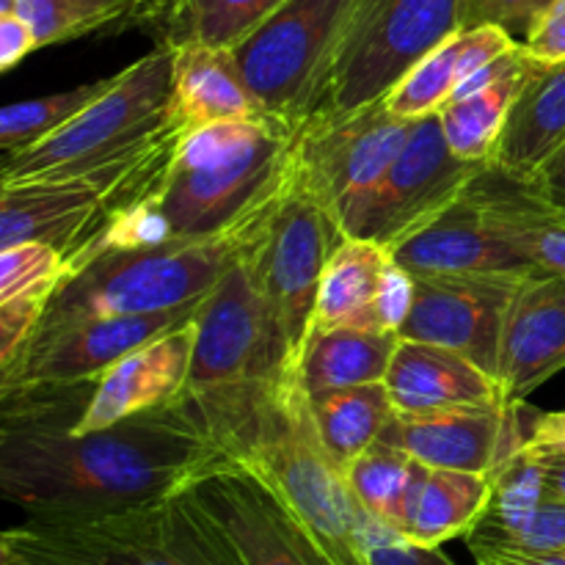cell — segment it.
I'll use <instances>...</instances> for the list:
<instances>
[{"label":"cell","instance_id":"cell-34","mask_svg":"<svg viewBox=\"0 0 565 565\" xmlns=\"http://www.w3.org/2000/svg\"><path fill=\"white\" fill-rule=\"evenodd\" d=\"M417 472L419 461H414L401 447L390 445L384 439L367 447L345 469L348 486H351L359 508L370 519L397 530V533L403 530V519H406V508L408 500H412Z\"/></svg>","mask_w":565,"mask_h":565},{"label":"cell","instance_id":"cell-15","mask_svg":"<svg viewBox=\"0 0 565 565\" xmlns=\"http://www.w3.org/2000/svg\"><path fill=\"white\" fill-rule=\"evenodd\" d=\"M527 276H412V303L397 334L450 348L497 375L508 309Z\"/></svg>","mask_w":565,"mask_h":565},{"label":"cell","instance_id":"cell-28","mask_svg":"<svg viewBox=\"0 0 565 565\" xmlns=\"http://www.w3.org/2000/svg\"><path fill=\"white\" fill-rule=\"evenodd\" d=\"M494 494V478L419 463L401 535L419 546L439 550L452 539H467Z\"/></svg>","mask_w":565,"mask_h":565},{"label":"cell","instance_id":"cell-12","mask_svg":"<svg viewBox=\"0 0 565 565\" xmlns=\"http://www.w3.org/2000/svg\"><path fill=\"white\" fill-rule=\"evenodd\" d=\"M259 243L241 254L199 303L193 318L196 337L188 397L210 395L252 381L290 379L285 373L274 318L259 285Z\"/></svg>","mask_w":565,"mask_h":565},{"label":"cell","instance_id":"cell-1","mask_svg":"<svg viewBox=\"0 0 565 565\" xmlns=\"http://www.w3.org/2000/svg\"><path fill=\"white\" fill-rule=\"evenodd\" d=\"M94 386L0 392V494L28 519H92L163 502L226 458L188 395L75 434Z\"/></svg>","mask_w":565,"mask_h":565},{"label":"cell","instance_id":"cell-4","mask_svg":"<svg viewBox=\"0 0 565 565\" xmlns=\"http://www.w3.org/2000/svg\"><path fill=\"white\" fill-rule=\"evenodd\" d=\"M296 132L276 116L188 132L132 246L207 237L235 226L281 191Z\"/></svg>","mask_w":565,"mask_h":565},{"label":"cell","instance_id":"cell-20","mask_svg":"<svg viewBox=\"0 0 565 565\" xmlns=\"http://www.w3.org/2000/svg\"><path fill=\"white\" fill-rule=\"evenodd\" d=\"M565 367V279L535 270L519 287L502 329L497 379L508 406H522Z\"/></svg>","mask_w":565,"mask_h":565},{"label":"cell","instance_id":"cell-29","mask_svg":"<svg viewBox=\"0 0 565 565\" xmlns=\"http://www.w3.org/2000/svg\"><path fill=\"white\" fill-rule=\"evenodd\" d=\"M392 268V254L364 237H342L320 281L315 331L340 326H375V307Z\"/></svg>","mask_w":565,"mask_h":565},{"label":"cell","instance_id":"cell-19","mask_svg":"<svg viewBox=\"0 0 565 565\" xmlns=\"http://www.w3.org/2000/svg\"><path fill=\"white\" fill-rule=\"evenodd\" d=\"M193 320L143 342L125 353L99 375L86 414L75 425V434L108 428L136 414L154 412L180 401L188 392L193 359Z\"/></svg>","mask_w":565,"mask_h":565},{"label":"cell","instance_id":"cell-6","mask_svg":"<svg viewBox=\"0 0 565 565\" xmlns=\"http://www.w3.org/2000/svg\"><path fill=\"white\" fill-rule=\"evenodd\" d=\"M0 565H246L188 491L92 519H25L0 535Z\"/></svg>","mask_w":565,"mask_h":565},{"label":"cell","instance_id":"cell-3","mask_svg":"<svg viewBox=\"0 0 565 565\" xmlns=\"http://www.w3.org/2000/svg\"><path fill=\"white\" fill-rule=\"evenodd\" d=\"M188 132L174 114L158 136L114 158L0 185V248L47 243L66 259L70 276L110 248L132 246Z\"/></svg>","mask_w":565,"mask_h":565},{"label":"cell","instance_id":"cell-27","mask_svg":"<svg viewBox=\"0 0 565 565\" xmlns=\"http://www.w3.org/2000/svg\"><path fill=\"white\" fill-rule=\"evenodd\" d=\"M472 193L483 218L502 241L511 243L535 270L565 279V215L491 163L472 182Z\"/></svg>","mask_w":565,"mask_h":565},{"label":"cell","instance_id":"cell-24","mask_svg":"<svg viewBox=\"0 0 565 565\" xmlns=\"http://www.w3.org/2000/svg\"><path fill=\"white\" fill-rule=\"evenodd\" d=\"M533 58V55H530ZM565 141V61H530L516 103L508 114L491 166L527 182Z\"/></svg>","mask_w":565,"mask_h":565},{"label":"cell","instance_id":"cell-13","mask_svg":"<svg viewBox=\"0 0 565 565\" xmlns=\"http://www.w3.org/2000/svg\"><path fill=\"white\" fill-rule=\"evenodd\" d=\"M489 163L458 158L447 143L439 114L412 121L406 143L386 171L359 237L390 252L472 188Z\"/></svg>","mask_w":565,"mask_h":565},{"label":"cell","instance_id":"cell-38","mask_svg":"<svg viewBox=\"0 0 565 565\" xmlns=\"http://www.w3.org/2000/svg\"><path fill=\"white\" fill-rule=\"evenodd\" d=\"M364 544H367L370 565H452L447 555L430 546H419L401 535L397 530L375 522H364Z\"/></svg>","mask_w":565,"mask_h":565},{"label":"cell","instance_id":"cell-22","mask_svg":"<svg viewBox=\"0 0 565 565\" xmlns=\"http://www.w3.org/2000/svg\"><path fill=\"white\" fill-rule=\"evenodd\" d=\"M397 414L456 412V408L508 406L497 375L450 348L401 340L384 379Z\"/></svg>","mask_w":565,"mask_h":565},{"label":"cell","instance_id":"cell-17","mask_svg":"<svg viewBox=\"0 0 565 565\" xmlns=\"http://www.w3.org/2000/svg\"><path fill=\"white\" fill-rule=\"evenodd\" d=\"M519 412L522 406L456 408L419 417L395 414L381 439L430 469L494 475L527 445L533 419L522 425Z\"/></svg>","mask_w":565,"mask_h":565},{"label":"cell","instance_id":"cell-7","mask_svg":"<svg viewBox=\"0 0 565 565\" xmlns=\"http://www.w3.org/2000/svg\"><path fill=\"white\" fill-rule=\"evenodd\" d=\"M171 88L174 44L160 42L152 53L114 75L108 92L58 132L22 152L3 154L0 185L70 174L158 136L174 119Z\"/></svg>","mask_w":565,"mask_h":565},{"label":"cell","instance_id":"cell-9","mask_svg":"<svg viewBox=\"0 0 565 565\" xmlns=\"http://www.w3.org/2000/svg\"><path fill=\"white\" fill-rule=\"evenodd\" d=\"M412 121L379 99L342 116H309L298 127L292 171L345 237L362 232L364 215L401 154Z\"/></svg>","mask_w":565,"mask_h":565},{"label":"cell","instance_id":"cell-23","mask_svg":"<svg viewBox=\"0 0 565 565\" xmlns=\"http://www.w3.org/2000/svg\"><path fill=\"white\" fill-rule=\"evenodd\" d=\"M171 110L191 132L221 121L270 116L243 77L232 50L202 42L174 44Z\"/></svg>","mask_w":565,"mask_h":565},{"label":"cell","instance_id":"cell-39","mask_svg":"<svg viewBox=\"0 0 565 565\" xmlns=\"http://www.w3.org/2000/svg\"><path fill=\"white\" fill-rule=\"evenodd\" d=\"M47 298H11L0 301V367H9L20 348L36 334Z\"/></svg>","mask_w":565,"mask_h":565},{"label":"cell","instance_id":"cell-5","mask_svg":"<svg viewBox=\"0 0 565 565\" xmlns=\"http://www.w3.org/2000/svg\"><path fill=\"white\" fill-rule=\"evenodd\" d=\"M287 182L276 196L218 235L141 243L99 254L61 281L44 307L39 329L105 315H154L193 307L241 254L263 241Z\"/></svg>","mask_w":565,"mask_h":565},{"label":"cell","instance_id":"cell-46","mask_svg":"<svg viewBox=\"0 0 565 565\" xmlns=\"http://www.w3.org/2000/svg\"><path fill=\"white\" fill-rule=\"evenodd\" d=\"M166 3H169V6H174V3H180V0H166Z\"/></svg>","mask_w":565,"mask_h":565},{"label":"cell","instance_id":"cell-30","mask_svg":"<svg viewBox=\"0 0 565 565\" xmlns=\"http://www.w3.org/2000/svg\"><path fill=\"white\" fill-rule=\"evenodd\" d=\"M397 345H401L397 331L375 329V326H340V329L315 331L309 337L298 381L309 395L381 384L390 373Z\"/></svg>","mask_w":565,"mask_h":565},{"label":"cell","instance_id":"cell-32","mask_svg":"<svg viewBox=\"0 0 565 565\" xmlns=\"http://www.w3.org/2000/svg\"><path fill=\"white\" fill-rule=\"evenodd\" d=\"M163 6L171 9L166 0H0V14H20L31 22L39 47H50L152 20Z\"/></svg>","mask_w":565,"mask_h":565},{"label":"cell","instance_id":"cell-36","mask_svg":"<svg viewBox=\"0 0 565 565\" xmlns=\"http://www.w3.org/2000/svg\"><path fill=\"white\" fill-rule=\"evenodd\" d=\"M66 279V259L47 243H17L0 248V301L53 298Z\"/></svg>","mask_w":565,"mask_h":565},{"label":"cell","instance_id":"cell-40","mask_svg":"<svg viewBox=\"0 0 565 565\" xmlns=\"http://www.w3.org/2000/svg\"><path fill=\"white\" fill-rule=\"evenodd\" d=\"M522 47L535 61H565V0H552L550 9L522 39Z\"/></svg>","mask_w":565,"mask_h":565},{"label":"cell","instance_id":"cell-45","mask_svg":"<svg viewBox=\"0 0 565 565\" xmlns=\"http://www.w3.org/2000/svg\"><path fill=\"white\" fill-rule=\"evenodd\" d=\"M478 565H565V550L541 552V555H516V552H483L475 555Z\"/></svg>","mask_w":565,"mask_h":565},{"label":"cell","instance_id":"cell-16","mask_svg":"<svg viewBox=\"0 0 565 565\" xmlns=\"http://www.w3.org/2000/svg\"><path fill=\"white\" fill-rule=\"evenodd\" d=\"M185 491L226 530L246 565H331L279 497L243 463L224 458Z\"/></svg>","mask_w":565,"mask_h":565},{"label":"cell","instance_id":"cell-26","mask_svg":"<svg viewBox=\"0 0 565 565\" xmlns=\"http://www.w3.org/2000/svg\"><path fill=\"white\" fill-rule=\"evenodd\" d=\"M516 44V39L500 25H480L452 33L434 53L412 66L406 77L386 94V108L403 119L439 114L469 77L494 64L500 55L511 53Z\"/></svg>","mask_w":565,"mask_h":565},{"label":"cell","instance_id":"cell-11","mask_svg":"<svg viewBox=\"0 0 565 565\" xmlns=\"http://www.w3.org/2000/svg\"><path fill=\"white\" fill-rule=\"evenodd\" d=\"M342 232L329 210L298 182L290 166V182L257 248V270L274 318L285 373L298 379L303 353L315 326L320 281Z\"/></svg>","mask_w":565,"mask_h":565},{"label":"cell","instance_id":"cell-33","mask_svg":"<svg viewBox=\"0 0 565 565\" xmlns=\"http://www.w3.org/2000/svg\"><path fill=\"white\" fill-rule=\"evenodd\" d=\"M285 3L287 0H180L166 14L160 42H202L232 50Z\"/></svg>","mask_w":565,"mask_h":565},{"label":"cell","instance_id":"cell-25","mask_svg":"<svg viewBox=\"0 0 565 565\" xmlns=\"http://www.w3.org/2000/svg\"><path fill=\"white\" fill-rule=\"evenodd\" d=\"M530 55L522 42L511 53L500 55L494 64L469 77L439 110L441 130L452 152L472 163H491L497 141L502 136L508 114L516 103L530 70Z\"/></svg>","mask_w":565,"mask_h":565},{"label":"cell","instance_id":"cell-44","mask_svg":"<svg viewBox=\"0 0 565 565\" xmlns=\"http://www.w3.org/2000/svg\"><path fill=\"white\" fill-rule=\"evenodd\" d=\"M524 447H539V450H557L565 452V412H550V414H535L530 423L527 445ZM522 447V450H524Z\"/></svg>","mask_w":565,"mask_h":565},{"label":"cell","instance_id":"cell-42","mask_svg":"<svg viewBox=\"0 0 565 565\" xmlns=\"http://www.w3.org/2000/svg\"><path fill=\"white\" fill-rule=\"evenodd\" d=\"M524 185L544 204L565 215V141L552 152V158L530 177Z\"/></svg>","mask_w":565,"mask_h":565},{"label":"cell","instance_id":"cell-21","mask_svg":"<svg viewBox=\"0 0 565 565\" xmlns=\"http://www.w3.org/2000/svg\"><path fill=\"white\" fill-rule=\"evenodd\" d=\"M491 478L494 494L483 516L467 533L472 555H541L565 550V500L541 486L539 475L522 452L508 458Z\"/></svg>","mask_w":565,"mask_h":565},{"label":"cell","instance_id":"cell-10","mask_svg":"<svg viewBox=\"0 0 565 565\" xmlns=\"http://www.w3.org/2000/svg\"><path fill=\"white\" fill-rule=\"evenodd\" d=\"M362 0H287L232 47L263 108L298 130L312 116L326 75Z\"/></svg>","mask_w":565,"mask_h":565},{"label":"cell","instance_id":"cell-8","mask_svg":"<svg viewBox=\"0 0 565 565\" xmlns=\"http://www.w3.org/2000/svg\"><path fill=\"white\" fill-rule=\"evenodd\" d=\"M458 31V0H362L312 116H342L379 103Z\"/></svg>","mask_w":565,"mask_h":565},{"label":"cell","instance_id":"cell-18","mask_svg":"<svg viewBox=\"0 0 565 565\" xmlns=\"http://www.w3.org/2000/svg\"><path fill=\"white\" fill-rule=\"evenodd\" d=\"M392 259L412 276H527L533 265L502 241L480 213L472 188L450 207L390 248Z\"/></svg>","mask_w":565,"mask_h":565},{"label":"cell","instance_id":"cell-2","mask_svg":"<svg viewBox=\"0 0 565 565\" xmlns=\"http://www.w3.org/2000/svg\"><path fill=\"white\" fill-rule=\"evenodd\" d=\"M226 458L252 469L331 565H370L367 513L320 441L298 379H265L191 397Z\"/></svg>","mask_w":565,"mask_h":565},{"label":"cell","instance_id":"cell-43","mask_svg":"<svg viewBox=\"0 0 565 565\" xmlns=\"http://www.w3.org/2000/svg\"><path fill=\"white\" fill-rule=\"evenodd\" d=\"M519 452H522V456L530 461V467L535 469L541 486L565 500V452L539 450V447H524V450Z\"/></svg>","mask_w":565,"mask_h":565},{"label":"cell","instance_id":"cell-35","mask_svg":"<svg viewBox=\"0 0 565 565\" xmlns=\"http://www.w3.org/2000/svg\"><path fill=\"white\" fill-rule=\"evenodd\" d=\"M110 81L114 77L83 83V86L70 88V92L6 105L3 114H0V149H3V154L22 152V149L58 132L66 121L75 119L81 110H86L99 94L108 92Z\"/></svg>","mask_w":565,"mask_h":565},{"label":"cell","instance_id":"cell-14","mask_svg":"<svg viewBox=\"0 0 565 565\" xmlns=\"http://www.w3.org/2000/svg\"><path fill=\"white\" fill-rule=\"evenodd\" d=\"M202 303V301H199ZM199 303L154 315H105L39 329L9 367H0V392L99 381V375L143 342L196 318Z\"/></svg>","mask_w":565,"mask_h":565},{"label":"cell","instance_id":"cell-41","mask_svg":"<svg viewBox=\"0 0 565 565\" xmlns=\"http://www.w3.org/2000/svg\"><path fill=\"white\" fill-rule=\"evenodd\" d=\"M33 50H39V44L31 22L20 14H0V70H14Z\"/></svg>","mask_w":565,"mask_h":565},{"label":"cell","instance_id":"cell-31","mask_svg":"<svg viewBox=\"0 0 565 565\" xmlns=\"http://www.w3.org/2000/svg\"><path fill=\"white\" fill-rule=\"evenodd\" d=\"M309 408L320 441L342 469L351 467L367 447H373L397 414L384 381L315 392L309 395Z\"/></svg>","mask_w":565,"mask_h":565},{"label":"cell","instance_id":"cell-37","mask_svg":"<svg viewBox=\"0 0 565 565\" xmlns=\"http://www.w3.org/2000/svg\"><path fill=\"white\" fill-rule=\"evenodd\" d=\"M550 6L552 0H458V22H461V31L500 25L516 42H522Z\"/></svg>","mask_w":565,"mask_h":565}]
</instances>
